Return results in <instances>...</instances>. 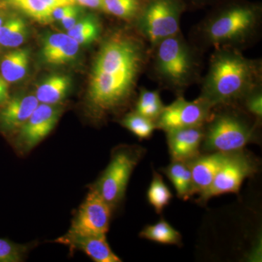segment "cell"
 <instances>
[{
    "mask_svg": "<svg viewBox=\"0 0 262 262\" xmlns=\"http://www.w3.org/2000/svg\"><path fill=\"white\" fill-rule=\"evenodd\" d=\"M149 45L136 32L114 31L105 38L90 74L87 100L94 117L101 120L126 106L138 80L146 70Z\"/></svg>",
    "mask_w": 262,
    "mask_h": 262,
    "instance_id": "1",
    "label": "cell"
},
{
    "mask_svg": "<svg viewBox=\"0 0 262 262\" xmlns=\"http://www.w3.org/2000/svg\"><path fill=\"white\" fill-rule=\"evenodd\" d=\"M261 24V3L220 0L194 26L189 41L203 53L218 48L242 51L259 39Z\"/></svg>",
    "mask_w": 262,
    "mask_h": 262,
    "instance_id": "2",
    "label": "cell"
},
{
    "mask_svg": "<svg viewBox=\"0 0 262 262\" xmlns=\"http://www.w3.org/2000/svg\"><path fill=\"white\" fill-rule=\"evenodd\" d=\"M201 82L198 98L213 110L239 106L251 91L262 85L261 60L246 58L234 48L213 50L208 72Z\"/></svg>",
    "mask_w": 262,
    "mask_h": 262,
    "instance_id": "3",
    "label": "cell"
},
{
    "mask_svg": "<svg viewBox=\"0 0 262 262\" xmlns=\"http://www.w3.org/2000/svg\"><path fill=\"white\" fill-rule=\"evenodd\" d=\"M203 53L180 32L150 48L146 70L161 89L183 96L201 82Z\"/></svg>",
    "mask_w": 262,
    "mask_h": 262,
    "instance_id": "4",
    "label": "cell"
},
{
    "mask_svg": "<svg viewBox=\"0 0 262 262\" xmlns=\"http://www.w3.org/2000/svg\"><path fill=\"white\" fill-rule=\"evenodd\" d=\"M237 106L214 108L204 127L203 146L205 151L231 153L244 149L256 139L260 123L250 121Z\"/></svg>",
    "mask_w": 262,
    "mask_h": 262,
    "instance_id": "5",
    "label": "cell"
},
{
    "mask_svg": "<svg viewBox=\"0 0 262 262\" xmlns=\"http://www.w3.org/2000/svg\"><path fill=\"white\" fill-rule=\"evenodd\" d=\"M186 11L182 0H146L133 23L134 29L151 48L181 32V18Z\"/></svg>",
    "mask_w": 262,
    "mask_h": 262,
    "instance_id": "6",
    "label": "cell"
},
{
    "mask_svg": "<svg viewBox=\"0 0 262 262\" xmlns=\"http://www.w3.org/2000/svg\"><path fill=\"white\" fill-rule=\"evenodd\" d=\"M143 155L144 149L140 146L120 148L95 184V189L113 209L123 200L131 174Z\"/></svg>",
    "mask_w": 262,
    "mask_h": 262,
    "instance_id": "7",
    "label": "cell"
},
{
    "mask_svg": "<svg viewBox=\"0 0 262 262\" xmlns=\"http://www.w3.org/2000/svg\"><path fill=\"white\" fill-rule=\"evenodd\" d=\"M258 165L251 155L243 150L229 153L210 187L196 202L206 204L208 200L227 193H237L245 179L257 172Z\"/></svg>",
    "mask_w": 262,
    "mask_h": 262,
    "instance_id": "8",
    "label": "cell"
},
{
    "mask_svg": "<svg viewBox=\"0 0 262 262\" xmlns=\"http://www.w3.org/2000/svg\"><path fill=\"white\" fill-rule=\"evenodd\" d=\"M213 108L199 98L189 101L177 96L173 103L165 106L156 125L158 129L167 131L184 127L203 126L209 120Z\"/></svg>",
    "mask_w": 262,
    "mask_h": 262,
    "instance_id": "9",
    "label": "cell"
},
{
    "mask_svg": "<svg viewBox=\"0 0 262 262\" xmlns=\"http://www.w3.org/2000/svg\"><path fill=\"white\" fill-rule=\"evenodd\" d=\"M113 208L93 187L71 225L67 233L75 235L106 234Z\"/></svg>",
    "mask_w": 262,
    "mask_h": 262,
    "instance_id": "10",
    "label": "cell"
},
{
    "mask_svg": "<svg viewBox=\"0 0 262 262\" xmlns=\"http://www.w3.org/2000/svg\"><path fill=\"white\" fill-rule=\"evenodd\" d=\"M61 110L56 105L39 103L27 121L19 129L20 149L29 151L47 137L58 123Z\"/></svg>",
    "mask_w": 262,
    "mask_h": 262,
    "instance_id": "11",
    "label": "cell"
},
{
    "mask_svg": "<svg viewBox=\"0 0 262 262\" xmlns=\"http://www.w3.org/2000/svg\"><path fill=\"white\" fill-rule=\"evenodd\" d=\"M172 161L188 162L200 155L204 127H184L165 132Z\"/></svg>",
    "mask_w": 262,
    "mask_h": 262,
    "instance_id": "12",
    "label": "cell"
},
{
    "mask_svg": "<svg viewBox=\"0 0 262 262\" xmlns=\"http://www.w3.org/2000/svg\"><path fill=\"white\" fill-rule=\"evenodd\" d=\"M58 243L72 248L80 250L96 262H120L122 260L112 251L106 234L75 235L66 234L58 239Z\"/></svg>",
    "mask_w": 262,
    "mask_h": 262,
    "instance_id": "13",
    "label": "cell"
},
{
    "mask_svg": "<svg viewBox=\"0 0 262 262\" xmlns=\"http://www.w3.org/2000/svg\"><path fill=\"white\" fill-rule=\"evenodd\" d=\"M228 154L213 151L210 154L199 155L192 160L186 162L192 173L194 194L201 195L210 187Z\"/></svg>",
    "mask_w": 262,
    "mask_h": 262,
    "instance_id": "14",
    "label": "cell"
},
{
    "mask_svg": "<svg viewBox=\"0 0 262 262\" xmlns=\"http://www.w3.org/2000/svg\"><path fill=\"white\" fill-rule=\"evenodd\" d=\"M80 46L68 34L54 33L45 38L41 54L43 61L48 64H67L77 58L80 51Z\"/></svg>",
    "mask_w": 262,
    "mask_h": 262,
    "instance_id": "15",
    "label": "cell"
},
{
    "mask_svg": "<svg viewBox=\"0 0 262 262\" xmlns=\"http://www.w3.org/2000/svg\"><path fill=\"white\" fill-rule=\"evenodd\" d=\"M39 104L34 95H20L11 98L0 112V126L3 130H19Z\"/></svg>",
    "mask_w": 262,
    "mask_h": 262,
    "instance_id": "16",
    "label": "cell"
},
{
    "mask_svg": "<svg viewBox=\"0 0 262 262\" xmlns=\"http://www.w3.org/2000/svg\"><path fill=\"white\" fill-rule=\"evenodd\" d=\"M8 5L39 23L51 22L53 11L59 7L76 4L75 0H5Z\"/></svg>",
    "mask_w": 262,
    "mask_h": 262,
    "instance_id": "17",
    "label": "cell"
},
{
    "mask_svg": "<svg viewBox=\"0 0 262 262\" xmlns=\"http://www.w3.org/2000/svg\"><path fill=\"white\" fill-rule=\"evenodd\" d=\"M71 86L70 77L64 75H53L42 81L36 91L39 103L56 105L68 94Z\"/></svg>",
    "mask_w": 262,
    "mask_h": 262,
    "instance_id": "18",
    "label": "cell"
},
{
    "mask_svg": "<svg viewBox=\"0 0 262 262\" xmlns=\"http://www.w3.org/2000/svg\"><path fill=\"white\" fill-rule=\"evenodd\" d=\"M30 53L28 49H17L5 55L0 63L2 77L6 82L21 80L28 72Z\"/></svg>",
    "mask_w": 262,
    "mask_h": 262,
    "instance_id": "19",
    "label": "cell"
},
{
    "mask_svg": "<svg viewBox=\"0 0 262 262\" xmlns=\"http://www.w3.org/2000/svg\"><path fill=\"white\" fill-rule=\"evenodd\" d=\"M162 171L173 184L180 199L188 201L194 195L192 173L186 162L172 161L168 166L162 168Z\"/></svg>",
    "mask_w": 262,
    "mask_h": 262,
    "instance_id": "20",
    "label": "cell"
},
{
    "mask_svg": "<svg viewBox=\"0 0 262 262\" xmlns=\"http://www.w3.org/2000/svg\"><path fill=\"white\" fill-rule=\"evenodd\" d=\"M139 236L158 244L182 246V234L163 218L154 225L146 226Z\"/></svg>",
    "mask_w": 262,
    "mask_h": 262,
    "instance_id": "21",
    "label": "cell"
},
{
    "mask_svg": "<svg viewBox=\"0 0 262 262\" xmlns=\"http://www.w3.org/2000/svg\"><path fill=\"white\" fill-rule=\"evenodd\" d=\"M101 23L99 18L94 15H89L80 19L70 29L67 34L73 38L80 46H86L97 40L101 35Z\"/></svg>",
    "mask_w": 262,
    "mask_h": 262,
    "instance_id": "22",
    "label": "cell"
},
{
    "mask_svg": "<svg viewBox=\"0 0 262 262\" xmlns=\"http://www.w3.org/2000/svg\"><path fill=\"white\" fill-rule=\"evenodd\" d=\"M146 0H103L102 11L125 21L134 23Z\"/></svg>",
    "mask_w": 262,
    "mask_h": 262,
    "instance_id": "23",
    "label": "cell"
},
{
    "mask_svg": "<svg viewBox=\"0 0 262 262\" xmlns=\"http://www.w3.org/2000/svg\"><path fill=\"white\" fill-rule=\"evenodd\" d=\"M28 27L25 20L19 17H12L0 27V46L15 48L21 46L27 39Z\"/></svg>",
    "mask_w": 262,
    "mask_h": 262,
    "instance_id": "24",
    "label": "cell"
},
{
    "mask_svg": "<svg viewBox=\"0 0 262 262\" xmlns=\"http://www.w3.org/2000/svg\"><path fill=\"white\" fill-rule=\"evenodd\" d=\"M165 105L160 97V91H149L141 88L136 102L134 111L142 116L156 122Z\"/></svg>",
    "mask_w": 262,
    "mask_h": 262,
    "instance_id": "25",
    "label": "cell"
},
{
    "mask_svg": "<svg viewBox=\"0 0 262 262\" xmlns=\"http://www.w3.org/2000/svg\"><path fill=\"white\" fill-rule=\"evenodd\" d=\"M172 198L173 194L164 182L163 177L156 171H153L152 180L147 191V199L149 204L153 207L157 213L160 214L164 208L168 206Z\"/></svg>",
    "mask_w": 262,
    "mask_h": 262,
    "instance_id": "26",
    "label": "cell"
},
{
    "mask_svg": "<svg viewBox=\"0 0 262 262\" xmlns=\"http://www.w3.org/2000/svg\"><path fill=\"white\" fill-rule=\"evenodd\" d=\"M120 123L141 140L149 139L154 131L158 129L156 122L139 115L135 111L125 115Z\"/></svg>",
    "mask_w": 262,
    "mask_h": 262,
    "instance_id": "27",
    "label": "cell"
},
{
    "mask_svg": "<svg viewBox=\"0 0 262 262\" xmlns=\"http://www.w3.org/2000/svg\"><path fill=\"white\" fill-rule=\"evenodd\" d=\"M239 107L259 123L262 119V85L249 93L239 103Z\"/></svg>",
    "mask_w": 262,
    "mask_h": 262,
    "instance_id": "28",
    "label": "cell"
},
{
    "mask_svg": "<svg viewBox=\"0 0 262 262\" xmlns=\"http://www.w3.org/2000/svg\"><path fill=\"white\" fill-rule=\"evenodd\" d=\"M25 247L0 239V262H18L21 260Z\"/></svg>",
    "mask_w": 262,
    "mask_h": 262,
    "instance_id": "29",
    "label": "cell"
},
{
    "mask_svg": "<svg viewBox=\"0 0 262 262\" xmlns=\"http://www.w3.org/2000/svg\"><path fill=\"white\" fill-rule=\"evenodd\" d=\"M80 10L77 5L74 7L73 9L71 10L64 18L60 20L63 28L68 31L72 28L79 20H80Z\"/></svg>",
    "mask_w": 262,
    "mask_h": 262,
    "instance_id": "30",
    "label": "cell"
},
{
    "mask_svg": "<svg viewBox=\"0 0 262 262\" xmlns=\"http://www.w3.org/2000/svg\"><path fill=\"white\" fill-rule=\"evenodd\" d=\"M220 0H182L187 10L203 9L206 7H211Z\"/></svg>",
    "mask_w": 262,
    "mask_h": 262,
    "instance_id": "31",
    "label": "cell"
},
{
    "mask_svg": "<svg viewBox=\"0 0 262 262\" xmlns=\"http://www.w3.org/2000/svg\"><path fill=\"white\" fill-rule=\"evenodd\" d=\"M75 3L84 7V8H91V9H102L103 0H75Z\"/></svg>",
    "mask_w": 262,
    "mask_h": 262,
    "instance_id": "32",
    "label": "cell"
},
{
    "mask_svg": "<svg viewBox=\"0 0 262 262\" xmlns=\"http://www.w3.org/2000/svg\"><path fill=\"white\" fill-rule=\"evenodd\" d=\"M8 97V84L6 82L0 77V103L5 102Z\"/></svg>",
    "mask_w": 262,
    "mask_h": 262,
    "instance_id": "33",
    "label": "cell"
},
{
    "mask_svg": "<svg viewBox=\"0 0 262 262\" xmlns=\"http://www.w3.org/2000/svg\"><path fill=\"white\" fill-rule=\"evenodd\" d=\"M3 22L4 21H3V17L0 15V27H1V26L3 25Z\"/></svg>",
    "mask_w": 262,
    "mask_h": 262,
    "instance_id": "34",
    "label": "cell"
}]
</instances>
